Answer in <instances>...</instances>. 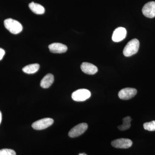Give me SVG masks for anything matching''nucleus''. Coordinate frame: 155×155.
Listing matches in <instances>:
<instances>
[{
  "label": "nucleus",
  "mask_w": 155,
  "mask_h": 155,
  "mask_svg": "<svg viewBox=\"0 0 155 155\" xmlns=\"http://www.w3.org/2000/svg\"><path fill=\"white\" fill-rule=\"evenodd\" d=\"M5 27L11 33L17 34L22 31V25L20 22L15 19L9 18L5 19L4 21Z\"/></svg>",
  "instance_id": "nucleus-1"
},
{
  "label": "nucleus",
  "mask_w": 155,
  "mask_h": 155,
  "mask_svg": "<svg viewBox=\"0 0 155 155\" xmlns=\"http://www.w3.org/2000/svg\"><path fill=\"white\" fill-rule=\"evenodd\" d=\"M140 46L139 41L137 39L130 41L124 48L123 54L125 57H130L138 52Z\"/></svg>",
  "instance_id": "nucleus-2"
},
{
  "label": "nucleus",
  "mask_w": 155,
  "mask_h": 155,
  "mask_svg": "<svg viewBox=\"0 0 155 155\" xmlns=\"http://www.w3.org/2000/svg\"><path fill=\"white\" fill-rule=\"evenodd\" d=\"M91 93L86 89H80L74 91L72 94V98L74 101L78 102L84 101L90 97Z\"/></svg>",
  "instance_id": "nucleus-3"
},
{
  "label": "nucleus",
  "mask_w": 155,
  "mask_h": 155,
  "mask_svg": "<svg viewBox=\"0 0 155 155\" xmlns=\"http://www.w3.org/2000/svg\"><path fill=\"white\" fill-rule=\"evenodd\" d=\"M54 122V120L51 118H44L34 122L32 124V127L35 130H43L51 126Z\"/></svg>",
  "instance_id": "nucleus-4"
},
{
  "label": "nucleus",
  "mask_w": 155,
  "mask_h": 155,
  "mask_svg": "<svg viewBox=\"0 0 155 155\" xmlns=\"http://www.w3.org/2000/svg\"><path fill=\"white\" fill-rule=\"evenodd\" d=\"M88 127L87 124L85 123H80L72 128L69 131L68 135L70 137L74 138L83 134Z\"/></svg>",
  "instance_id": "nucleus-5"
},
{
  "label": "nucleus",
  "mask_w": 155,
  "mask_h": 155,
  "mask_svg": "<svg viewBox=\"0 0 155 155\" xmlns=\"http://www.w3.org/2000/svg\"><path fill=\"white\" fill-rule=\"evenodd\" d=\"M133 143L127 138H120L113 140L111 143L112 146L116 148L127 149L132 146Z\"/></svg>",
  "instance_id": "nucleus-6"
},
{
  "label": "nucleus",
  "mask_w": 155,
  "mask_h": 155,
  "mask_svg": "<svg viewBox=\"0 0 155 155\" xmlns=\"http://www.w3.org/2000/svg\"><path fill=\"white\" fill-rule=\"evenodd\" d=\"M137 93V91L136 89L127 87L121 90L118 94V96L121 99L128 100L134 97Z\"/></svg>",
  "instance_id": "nucleus-7"
},
{
  "label": "nucleus",
  "mask_w": 155,
  "mask_h": 155,
  "mask_svg": "<svg viewBox=\"0 0 155 155\" xmlns=\"http://www.w3.org/2000/svg\"><path fill=\"white\" fill-rule=\"evenodd\" d=\"M142 13L146 17L153 18L155 17V2L147 3L142 8Z\"/></svg>",
  "instance_id": "nucleus-8"
},
{
  "label": "nucleus",
  "mask_w": 155,
  "mask_h": 155,
  "mask_svg": "<svg viewBox=\"0 0 155 155\" xmlns=\"http://www.w3.org/2000/svg\"><path fill=\"white\" fill-rule=\"evenodd\" d=\"M127 35V31L125 28L119 27L114 31L112 36V39L115 42L122 41L126 37Z\"/></svg>",
  "instance_id": "nucleus-9"
},
{
  "label": "nucleus",
  "mask_w": 155,
  "mask_h": 155,
  "mask_svg": "<svg viewBox=\"0 0 155 155\" xmlns=\"http://www.w3.org/2000/svg\"><path fill=\"white\" fill-rule=\"evenodd\" d=\"M82 72L88 75H94L98 71L96 66L91 63L84 62L81 66Z\"/></svg>",
  "instance_id": "nucleus-10"
},
{
  "label": "nucleus",
  "mask_w": 155,
  "mask_h": 155,
  "mask_svg": "<svg viewBox=\"0 0 155 155\" xmlns=\"http://www.w3.org/2000/svg\"><path fill=\"white\" fill-rule=\"evenodd\" d=\"M50 51L55 54H61L66 52L67 50V46L60 43H54L49 45Z\"/></svg>",
  "instance_id": "nucleus-11"
},
{
  "label": "nucleus",
  "mask_w": 155,
  "mask_h": 155,
  "mask_svg": "<svg viewBox=\"0 0 155 155\" xmlns=\"http://www.w3.org/2000/svg\"><path fill=\"white\" fill-rule=\"evenodd\" d=\"M54 81V76L51 74H48L45 75L41 81L40 85L44 88L49 87Z\"/></svg>",
  "instance_id": "nucleus-12"
},
{
  "label": "nucleus",
  "mask_w": 155,
  "mask_h": 155,
  "mask_svg": "<svg viewBox=\"0 0 155 155\" xmlns=\"http://www.w3.org/2000/svg\"><path fill=\"white\" fill-rule=\"evenodd\" d=\"M29 8L33 13L37 14H43L45 12V8L41 5L32 2L29 4Z\"/></svg>",
  "instance_id": "nucleus-13"
},
{
  "label": "nucleus",
  "mask_w": 155,
  "mask_h": 155,
  "mask_svg": "<svg viewBox=\"0 0 155 155\" xmlns=\"http://www.w3.org/2000/svg\"><path fill=\"white\" fill-rule=\"evenodd\" d=\"M39 67L40 66L38 64H30L23 67L22 71L27 74H33L38 71Z\"/></svg>",
  "instance_id": "nucleus-14"
},
{
  "label": "nucleus",
  "mask_w": 155,
  "mask_h": 155,
  "mask_svg": "<svg viewBox=\"0 0 155 155\" xmlns=\"http://www.w3.org/2000/svg\"><path fill=\"white\" fill-rule=\"evenodd\" d=\"M131 119L130 116H127L123 119V123L122 125L118 126V128L120 130H125L130 128L131 124Z\"/></svg>",
  "instance_id": "nucleus-15"
},
{
  "label": "nucleus",
  "mask_w": 155,
  "mask_h": 155,
  "mask_svg": "<svg viewBox=\"0 0 155 155\" xmlns=\"http://www.w3.org/2000/svg\"><path fill=\"white\" fill-rule=\"evenodd\" d=\"M143 127H144L145 130H149V131H155V121L146 122L143 124Z\"/></svg>",
  "instance_id": "nucleus-16"
},
{
  "label": "nucleus",
  "mask_w": 155,
  "mask_h": 155,
  "mask_svg": "<svg viewBox=\"0 0 155 155\" xmlns=\"http://www.w3.org/2000/svg\"><path fill=\"white\" fill-rule=\"evenodd\" d=\"M0 155H16V153L13 150L3 149L0 150Z\"/></svg>",
  "instance_id": "nucleus-17"
},
{
  "label": "nucleus",
  "mask_w": 155,
  "mask_h": 155,
  "mask_svg": "<svg viewBox=\"0 0 155 155\" xmlns=\"http://www.w3.org/2000/svg\"><path fill=\"white\" fill-rule=\"evenodd\" d=\"M5 54V50L0 48V61L3 59Z\"/></svg>",
  "instance_id": "nucleus-18"
},
{
  "label": "nucleus",
  "mask_w": 155,
  "mask_h": 155,
  "mask_svg": "<svg viewBox=\"0 0 155 155\" xmlns=\"http://www.w3.org/2000/svg\"><path fill=\"white\" fill-rule=\"evenodd\" d=\"M2 113H1V111H0V124H1V122H2Z\"/></svg>",
  "instance_id": "nucleus-19"
},
{
  "label": "nucleus",
  "mask_w": 155,
  "mask_h": 155,
  "mask_svg": "<svg viewBox=\"0 0 155 155\" xmlns=\"http://www.w3.org/2000/svg\"><path fill=\"white\" fill-rule=\"evenodd\" d=\"M79 155H87L86 154L84 153H82L79 154Z\"/></svg>",
  "instance_id": "nucleus-20"
}]
</instances>
